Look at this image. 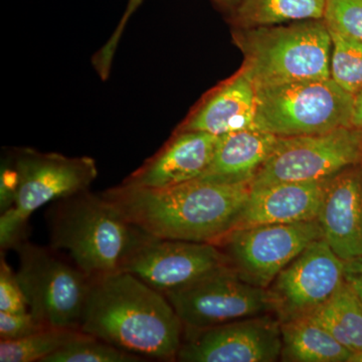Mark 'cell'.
I'll list each match as a JSON object with an SVG mask.
<instances>
[{"mask_svg": "<svg viewBox=\"0 0 362 362\" xmlns=\"http://www.w3.org/2000/svg\"><path fill=\"white\" fill-rule=\"evenodd\" d=\"M251 188L195 180L161 189L121 183L102 194L151 237L216 245L239 225Z\"/></svg>", "mask_w": 362, "mask_h": 362, "instance_id": "cell-1", "label": "cell"}, {"mask_svg": "<svg viewBox=\"0 0 362 362\" xmlns=\"http://www.w3.org/2000/svg\"><path fill=\"white\" fill-rule=\"evenodd\" d=\"M81 330L160 361H176L183 337L182 323L165 295L124 271L90 279Z\"/></svg>", "mask_w": 362, "mask_h": 362, "instance_id": "cell-2", "label": "cell"}, {"mask_svg": "<svg viewBox=\"0 0 362 362\" xmlns=\"http://www.w3.org/2000/svg\"><path fill=\"white\" fill-rule=\"evenodd\" d=\"M51 247L66 251L90 278L122 270L151 235L131 223L103 194L69 195L47 211Z\"/></svg>", "mask_w": 362, "mask_h": 362, "instance_id": "cell-3", "label": "cell"}, {"mask_svg": "<svg viewBox=\"0 0 362 362\" xmlns=\"http://www.w3.org/2000/svg\"><path fill=\"white\" fill-rule=\"evenodd\" d=\"M242 70L257 88L330 78L332 40L324 20L238 28Z\"/></svg>", "mask_w": 362, "mask_h": 362, "instance_id": "cell-4", "label": "cell"}, {"mask_svg": "<svg viewBox=\"0 0 362 362\" xmlns=\"http://www.w3.org/2000/svg\"><path fill=\"white\" fill-rule=\"evenodd\" d=\"M256 90V127L277 137L321 134L352 126L354 96L331 78Z\"/></svg>", "mask_w": 362, "mask_h": 362, "instance_id": "cell-5", "label": "cell"}, {"mask_svg": "<svg viewBox=\"0 0 362 362\" xmlns=\"http://www.w3.org/2000/svg\"><path fill=\"white\" fill-rule=\"evenodd\" d=\"M11 158L18 177L14 206L0 216V239L16 244L28 235L33 211L51 202L89 189L97 178L96 161L33 148H16Z\"/></svg>", "mask_w": 362, "mask_h": 362, "instance_id": "cell-6", "label": "cell"}, {"mask_svg": "<svg viewBox=\"0 0 362 362\" xmlns=\"http://www.w3.org/2000/svg\"><path fill=\"white\" fill-rule=\"evenodd\" d=\"M16 277L28 311L45 327L81 329L90 278L68 263L52 247L28 242L16 247Z\"/></svg>", "mask_w": 362, "mask_h": 362, "instance_id": "cell-7", "label": "cell"}, {"mask_svg": "<svg viewBox=\"0 0 362 362\" xmlns=\"http://www.w3.org/2000/svg\"><path fill=\"white\" fill-rule=\"evenodd\" d=\"M362 162V130L354 126L321 134L278 137L252 188L327 180Z\"/></svg>", "mask_w": 362, "mask_h": 362, "instance_id": "cell-8", "label": "cell"}, {"mask_svg": "<svg viewBox=\"0 0 362 362\" xmlns=\"http://www.w3.org/2000/svg\"><path fill=\"white\" fill-rule=\"evenodd\" d=\"M323 238L318 221L235 228L216 244L228 266L250 284L268 289L286 267Z\"/></svg>", "mask_w": 362, "mask_h": 362, "instance_id": "cell-9", "label": "cell"}, {"mask_svg": "<svg viewBox=\"0 0 362 362\" xmlns=\"http://www.w3.org/2000/svg\"><path fill=\"white\" fill-rule=\"evenodd\" d=\"M164 295L183 328L189 329H204L274 313L268 289L243 280L230 266Z\"/></svg>", "mask_w": 362, "mask_h": 362, "instance_id": "cell-10", "label": "cell"}, {"mask_svg": "<svg viewBox=\"0 0 362 362\" xmlns=\"http://www.w3.org/2000/svg\"><path fill=\"white\" fill-rule=\"evenodd\" d=\"M346 281L345 263L323 238L293 259L268 288L280 322L310 315Z\"/></svg>", "mask_w": 362, "mask_h": 362, "instance_id": "cell-11", "label": "cell"}, {"mask_svg": "<svg viewBox=\"0 0 362 362\" xmlns=\"http://www.w3.org/2000/svg\"><path fill=\"white\" fill-rule=\"evenodd\" d=\"M281 354L280 320L265 314L204 329L183 328L176 361L274 362L280 361Z\"/></svg>", "mask_w": 362, "mask_h": 362, "instance_id": "cell-12", "label": "cell"}, {"mask_svg": "<svg viewBox=\"0 0 362 362\" xmlns=\"http://www.w3.org/2000/svg\"><path fill=\"white\" fill-rule=\"evenodd\" d=\"M226 266L228 259L216 245L150 237L121 271L166 294Z\"/></svg>", "mask_w": 362, "mask_h": 362, "instance_id": "cell-13", "label": "cell"}, {"mask_svg": "<svg viewBox=\"0 0 362 362\" xmlns=\"http://www.w3.org/2000/svg\"><path fill=\"white\" fill-rule=\"evenodd\" d=\"M323 239L344 263L362 257V162L327 181L317 218Z\"/></svg>", "mask_w": 362, "mask_h": 362, "instance_id": "cell-14", "label": "cell"}, {"mask_svg": "<svg viewBox=\"0 0 362 362\" xmlns=\"http://www.w3.org/2000/svg\"><path fill=\"white\" fill-rule=\"evenodd\" d=\"M218 136L201 131H175L164 147L122 183L168 188L201 177L213 159Z\"/></svg>", "mask_w": 362, "mask_h": 362, "instance_id": "cell-15", "label": "cell"}, {"mask_svg": "<svg viewBox=\"0 0 362 362\" xmlns=\"http://www.w3.org/2000/svg\"><path fill=\"white\" fill-rule=\"evenodd\" d=\"M257 90L240 69L195 107L176 131H201L216 136L256 127Z\"/></svg>", "mask_w": 362, "mask_h": 362, "instance_id": "cell-16", "label": "cell"}, {"mask_svg": "<svg viewBox=\"0 0 362 362\" xmlns=\"http://www.w3.org/2000/svg\"><path fill=\"white\" fill-rule=\"evenodd\" d=\"M327 181L281 182L251 188L235 228L317 220Z\"/></svg>", "mask_w": 362, "mask_h": 362, "instance_id": "cell-17", "label": "cell"}, {"mask_svg": "<svg viewBox=\"0 0 362 362\" xmlns=\"http://www.w3.org/2000/svg\"><path fill=\"white\" fill-rule=\"evenodd\" d=\"M278 137L257 127L220 136L211 164L197 180L225 185L252 183Z\"/></svg>", "mask_w": 362, "mask_h": 362, "instance_id": "cell-18", "label": "cell"}, {"mask_svg": "<svg viewBox=\"0 0 362 362\" xmlns=\"http://www.w3.org/2000/svg\"><path fill=\"white\" fill-rule=\"evenodd\" d=\"M282 361L347 362L354 354L308 316L281 322Z\"/></svg>", "mask_w": 362, "mask_h": 362, "instance_id": "cell-19", "label": "cell"}, {"mask_svg": "<svg viewBox=\"0 0 362 362\" xmlns=\"http://www.w3.org/2000/svg\"><path fill=\"white\" fill-rule=\"evenodd\" d=\"M326 328L362 362V303L349 281L332 297L308 315Z\"/></svg>", "mask_w": 362, "mask_h": 362, "instance_id": "cell-20", "label": "cell"}, {"mask_svg": "<svg viewBox=\"0 0 362 362\" xmlns=\"http://www.w3.org/2000/svg\"><path fill=\"white\" fill-rule=\"evenodd\" d=\"M327 0H240L233 21L238 28L324 20Z\"/></svg>", "mask_w": 362, "mask_h": 362, "instance_id": "cell-21", "label": "cell"}, {"mask_svg": "<svg viewBox=\"0 0 362 362\" xmlns=\"http://www.w3.org/2000/svg\"><path fill=\"white\" fill-rule=\"evenodd\" d=\"M81 329L47 327L30 337L18 340H1L0 361L44 362L66 343L83 334Z\"/></svg>", "mask_w": 362, "mask_h": 362, "instance_id": "cell-22", "label": "cell"}, {"mask_svg": "<svg viewBox=\"0 0 362 362\" xmlns=\"http://www.w3.org/2000/svg\"><path fill=\"white\" fill-rule=\"evenodd\" d=\"M329 32L332 40L330 78L356 96L362 90V44L331 28Z\"/></svg>", "mask_w": 362, "mask_h": 362, "instance_id": "cell-23", "label": "cell"}, {"mask_svg": "<svg viewBox=\"0 0 362 362\" xmlns=\"http://www.w3.org/2000/svg\"><path fill=\"white\" fill-rule=\"evenodd\" d=\"M143 357L130 354L89 334L83 333L66 343L44 362H139Z\"/></svg>", "mask_w": 362, "mask_h": 362, "instance_id": "cell-24", "label": "cell"}, {"mask_svg": "<svg viewBox=\"0 0 362 362\" xmlns=\"http://www.w3.org/2000/svg\"><path fill=\"white\" fill-rule=\"evenodd\" d=\"M326 25L362 44V0H327Z\"/></svg>", "mask_w": 362, "mask_h": 362, "instance_id": "cell-25", "label": "cell"}, {"mask_svg": "<svg viewBox=\"0 0 362 362\" xmlns=\"http://www.w3.org/2000/svg\"><path fill=\"white\" fill-rule=\"evenodd\" d=\"M142 2L143 0H128L127 6H126L122 18L117 25L114 33H112L110 39L107 40L106 44L93 57V66L102 80L106 81L110 76L112 63H113L114 57H115L117 49H118L119 42L122 37L124 30H125L131 16L135 13L138 7L141 6Z\"/></svg>", "mask_w": 362, "mask_h": 362, "instance_id": "cell-26", "label": "cell"}, {"mask_svg": "<svg viewBox=\"0 0 362 362\" xmlns=\"http://www.w3.org/2000/svg\"><path fill=\"white\" fill-rule=\"evenodd\" d=\"M0 311L7 313H25L28 311L25 294L18 277L1 254L0 262Z\"/></svg>", "mask_w": 362, "mask_h": 362, "instance_id": "cell-27", "label": "cell"}, {"mask_svg": "<svg viewBox=\"0 0 362 362\" xmlns=\"http://www.w3.org/2000/svg\"><path fill=\"white\" fill-rule=\"evenodd\" d=\"M30 311L25 313H7L0 311V338L1 340H18L45 329Z\"/></svg>", "mask_w": 362, "mask_h": 362, "instance_id": "cell-28", "label": "cell"}, {"mask_svg": "<svg viewBox=\"0 0 362 362\" xmlns=\"http://www.w3.org/2000/svg\"><path fill=\"white\" fill-rule=\"evenodd\" d=\"M18 177L11 156H6L1 164L0 175V211H8L16 204Z\"/></svg>", "mask_w": 362, "mask_h": 362, "instance_id": "cell-29", "label": "cell"}, {"mask_svg": "<svg viewBox=\"0 0 362 362\" xmlns=\"http://www.w3.org/2000/svg\"><path fill=\"white\" fill-rule=\"evenodd\" d=\"M352 126L357 129L362 130V90L354 96V117H352Z\"/></svg>", "mask_w": 362, "mask_h": 362, "instance_id": "cell-30", "label": "cell"}, {"mask_svg": "<svg viewBox=\"0 0 362 362\" xmlns=\"http://www.w3.org/2000/svg\"><path fill=\"white\" fill-rule=\"evenodd\" d=\"M345 269H346V274L362 279V257L356 261L345 263Z\"/></svg>", "mask_w": 362, "mask_h": 362, "instance_id": "cell-31", "label": "cell"}, {"mask_svg": "<svg viewBox=\"0 0 362 362\" xmlns=\"http://www.w3.org/2000/svg\"><path fill=\"white\" fill-rule=\"evenodd\" d=\"M346 280L349 281L350 284L354 286V288L356 289L357 294H358L359 298H361L362 303V279L356 277V276L346 274Z\"/></svg>", "mask_w": 362, "mask_h": 362, "instance_id": "cell-32", "label": "cell"}, {"mask_svg": "<svg viewBox=\"0 0 362 362\" xmlns=\"http://www.w3.org/2000/svg\"><path fill=\"white\" fill-rule=\"evenodd\" d=\"M213 1L221 6L226 7V8H232L235 11L239 6L240 0H213Z\"/></svg>", "mask_w": 362, "mask_h": 362, "instance_id": "cell-33", "label": "cell"}]
</instances>
